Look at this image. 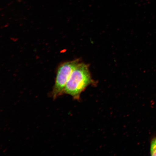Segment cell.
Returning a JSON list of instances; mask_svg holds the SVG:
<instances>
[{
	"instance_id": "6da1fadb",
	"label": "cell",
	"mask_w": 156,
	"mask_h": 156,
	"mask_svg": "<svg viewBox=\"0 0 156 156\" xmlns=\"http://www.w3.org/2000/svg\"><path fill=\"white\" fill-rule=\"evenodd\" d=\"M94 82L89 67L85 63H79L70 76L63 94L69 95L75 100H79L82 93Z\"/></svg>"
},
{
	"instance_id": "7a4b0ae2",
	"label": "cell",
	"mask_w": 156,
	"mask_h": 156,
	"mask_svg": "<svg viewBox=\"0 0 156 156\" xmlns=\"http://www.w3.org/2000/svg\"><path fill=\"white\" fill-rule=\"evenodd\" d=\"M79 63V59H76L64 62L58 67L55 83L51 93V95L54 99L63 94L64 89L70 76Z\"/></svg>"
},
{
	"instance_id": "3957f363",
	"label": "cell",
	"mask_w": 156,
	"mask_h": 156,
	"mask_svg": "<svg viewBox=\"0 0 156 156\" xmlns=\"http://www.w3.org/2000/svg\"><path fill=\"white\" fill-rule=\"evenodd\" d=\"M151 151L152 156H156V138L153 139L151 141Z\"/></svg>"
}]
</instances>
